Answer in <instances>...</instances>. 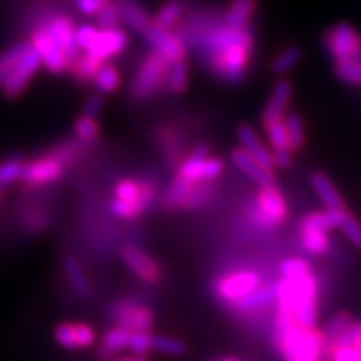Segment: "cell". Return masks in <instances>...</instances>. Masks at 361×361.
Returning a JSON list of instances; mask_svg holds the SVG:
<instances>
[{
    "label": "cell",
    "instance_id": "cell-1",
    "mask_svg": "<svg viewBox=\"0 0 361 361\" xmlns=\"http://www.w3.org/2000/svg\"><path fill=\"white\" fill-rule=\"evenodd\" d=\"M252 35L247 29L221 27L206 39L207 64L218 78L229 84H241L250 66Z\"/></svg>",
    "mask_w": 361,
    "mask_h": 361
},
{
    "label": "cell",
    "instance_id": "cell-2",
    "mask_svg": "<svg viewBox=\"0 0 361 361\" xmlns=\"http://www.w3.org/2000/svg\"><path fill=\"white\" fill-rule=\"evenodd\" d=\"M319 283L313 271L303 276L283 278L274 284L276 313L288 316L303 326H316L318 322Z\"/></svg>",
    "mask_w": 361,
    "mask_h": 361
},
{
    "label": "cell",
    "instance_id": "cell-3",
    "mask_svg": "<svg viewBox=\"0 0 361 361\" xmlns=\"http://www.w3.org/2000/svg\"><path fill=\"white\" fill-rule=\"evenodd\" d=\"M273 340L283 361H324L326 338L318 326H303L276 313Z\"/></svg>",
    "mask_w": 361,
    "mask_h": 361
},
{
    "label": "cell",
    "instance_id": "cell-4",
    "mask_svg": "<svg viewBox=\"0 0 361 361\" xmlns=\"http://www.w3.org/2000/svg\"><path fill=\"white\" fill-rule=\"evenodd\" d=\"M156 201V188L142 179H121L112 189L109 204L116 218L133 221L141 218Z\"/></svg>",
    "mask_w": 361,
    "mask_h": 361
},
{
    "label": "cell",
    "instance_id": "cell-5",
    "mask_svg": "<svg viewBox=\"0 0 361 361\" xmlns=\"http://www.w3.org/2000/svg\"><path fill=\"white\" fill-rule=\"evenodd\" d=\"M169 69L171 62L161 54L156 51L146 54L130 82V97L137 102H146L161 94V90H168Z\"/></svg>",
    "mask_w": 361,
    "mask_h": 361
},
{
    "label": "cell",
    "instance_id": "cell-6",
    "mask_svg": "<svg viewBox=\"0 0 361 361\" xmlns=\"http://www.w3.org/2000/svg\"><path fill=\"white\" fill-rule=\"evenodd\" d=\"M69 156L71 152L66 149V151H56L30 162H25L22 183L27 184L29 188H42L57 183L66 173V164Z\"/></svg>",
    "mask_w": 361,
    "mask_h": 361
},
{
    "label": "cell",
    "instance_id": "cell-7",
    "mask_svg": "<svg viewBox=\"0 0 361 361\" xmlns=\"http://www.w3.org/2000/svg\"><path fill=\"white\" fill-rule=\"evenodd\" d=\"M263 286L261 276L256 271L239 269L233 273H226L214 283V293L221 301L228 305H238L245 298Z\"/></svg>",
    "mask_w": 361,
    "mask_h": 361
},
{
    "label": "cell",
    "instance_id": "cell-8",
    "mask_svg": "<svg viewBox=\"0 0 361 361\" xmlns=\"http://www.w3.org/2000/svg\"><path fill=\"white\" fill-rule=\"evenodd\" d=\"M29 44L39 54L45 71H49L54 75H62L64 72H69V61H67L61 45L52 37L47 22H42L35 27L34 32L30 34Z\"/></svg>",
    "mask_w": 361,
    "mask_h": 361
},
{
    "label": "cell",
    "instance_id": "cell-9",
    "mask_svg": "<svg viewBox=\"0 0 361 361\" xmlns=\"http://www.w3.org/2000/svg\"><path fill=\"white\" fill-rule=\"evenodd\" d=\"M323 45L336 62L356 59L361 51V35L350 24H336L323 34Z\"/></svg>",
    "mask_w": 361,
    "mask_h": 361
},
{
    "label": "cell",
    "instance_id": "cell-10",
    "mask_svg": "<svg viewBox=\"0 0 361 361\" xmlns=\"http://www.w3.org/2000/svg\"><path fill=\"white\" fill-rule=\"evenodd\" d=\"M256 221L263 228H278L286 223L288 204L276 186L261 188L256 197Z\"/></svg>",
    "mask_w": 361,
    "mask_h": 361
},
{
    "label": "cell",
    "instance_id": "cell-11",
    "mask_svg": "<svg viewBox=\"0 0 361 361\" xmlns=\"http://www.w3.org/2000/svg\"><path fill=\"white\" fill-rule=\"evenodd\" d=\"M40 67H42V61H40L39 54L30 47L16 69L12 71V74L8 75L6 82L0 85V92L7 99L20 97L24 90L29 87V84L32 82V79L37 75Z\"/></svg>",
    "mask_w": 361,
    "mask_h": 361
},
{
    "label": "cell",
    "instance_id": "cell-12",
    "mask_svg": "<svg viewBox=\"0 0 361 361\" xmlns=\"http://www.w3.org/2000/svg\"><path fill=\"white\" fill-rule=\"evenodd\" d=\"M129 45V35L121 27H112V29H101L97 27L96 35L85 52L92 54L94 57L101 59L102 62H109L123 54Z\"/></svg>",
    "mask_w": 361,
    "mask_h": 361
},
{
    "label": "cell",
    "instance_id": "cell-13",
    "mask_svg": "<svg viewBox=\"0 0 361 361\" xmlns=\"http://www.w3.org/2000/svg\"><path fill=\"white\" fill-rule=\"evenodd\" d=\"M116 326H123L130 331H151L154 326V313L146 306L134 301H121L111 310Z\"/></svg>",
    "mask_w": 361,
    "mask_h": 361
},
{
    "label": "cell",
    "instance_id": "cell-14",
    "mask_svg": "<svg viewBox=\"0 0 361 361\" xmlns=\"http://www.w3.org/2000/svg\"><path fill=\"white\" fill-rule=\"evenodd\" d=\"M121 258H123L124 264L128 266L130 273L137 279H141V281L147 284H156L161 281L162 269L159 263L151 255H147L146 251H142L141 247H124L123 252H121Z\"/></svg>",
    "mask_w": 361,
    "mask_h": 361
},
{
    "label": "cell",
    "instance_id": "cell-15",
    "mask_svg": "<svg viewBox=\"0 0 361 361\" xmlns=\"http://www.w3.org/2000/svg\"><path fill=\"white\" fill-rule=\"evenodd\" d=\"M57 345L67 351L87 350L96 343V331L87 323H59L54 329Z\"/></svg>",
    "mask_w": 361,
    "mask_h": 361
},
{
    "label": "cell",
    "instance_id": "cell-16",
    "mask_svg": "<svg viewBox=\"0 0 361 361\" xmlns=\"http://www.w3.org/2000/svg\"><path fill=\"white\" fill-rule=\"evenodd\" d=\"M142 39L151 45L152 51H156L164 59H168L171 64L188 57V47L184 44V40L179 35L171 32V30L161 29L156 24L149 29V32Z\"/></svg>",
    "mask_w": 361,
    "mask_h": 361
},
{
    "label": "cell",
    "instance_id": "cell-17",
    "mask_svg": "<svg viewBox=\"0 0 361 361\" xmlns=\"http://www.w3.org/2000/svg\"><path fill=\"white\" fill-rule=\"evenodd\" d=\"M47 25L52 37L56 39V42L61 45V49L64 51L67 61H69L71 69L72 64H74L80 56L78 39H75V30H78V27H75L74 20H72L71 17L62 16V13L51 17V19L47 20Z\"/></svg>",
    "mask_w": 361,
    "mask_h": 361
},
{
    "label": "cell",
    "instance_id": "cell-18",
    "mask_svg": "<svg viewBox=\"0 0 361 361\" xmlns=\"http://www.w3.org/2000/svg\"><path fill=\"white\" fill-rule=\"evenodd\" d=\"M231 161L239 171L255 180L259 188L276 186V174L273 169H266L258 161H255L243 147H234L231 151Z\"/></svg>",
    "mask_w": 361,
    "mask_h": 361
},
{
    "label": "cell",
    "instance_id": "cell-19",
    "mask_svg": "<svg viewBox=\"0 0 361 361\" xmlns=\"http://www.w3.org/2000/svg\"><path fill=\"white\" fill-rule=\"evenodd\" d=\"M117 11H119L121 22L124 25L130 27L134 32H137L141 37L147 34V30L154 25V20L149 13L144 11V7L137 0H114Z\"/></svg>",
    "mask_w": 361,
    "mask_h": 361
},
{
    "label": "cell",
    "instance_id": "cell-20",
    "mask_svg": "<svg viewBox=\"0 0 361 361\" xmlns=\"http://www.w3.org/2000/svg\"><path fill=\"white\" fill-rule=\"evenodd\" d=\"M236 133L239 142H241V147L245 149L252 159L258 161L266 169H274L273 152H269L268 147L261 142L258 134L255 133V129L250 124H239Z\"/></svg>",
    "mask_w": 361,
    "mask_h": 361
},
{
    "label": "cell",
    "instance_id": "cell-21",
    "mask_svg": "<svg viewBox=\"0 0 361 361\" xmlns=\"http://www.w3.org/2000/svg\"><path fill=\"white\" fill-rule=\"evenodd\" d=\"M293 96V85L290 80L281 79L274 84L273 92H271V97L268 104H266L263 114H261V124L269 123V121L281 119L284 111L288 109L291 102Z\"/></svg>",
    "mask_w": 361,
    "mask_h": 361
},
{
    "label": "cell",
    "instance_id": "cell-22",
    "mask_svg": "<svg viewBox=\"0 0 361 361\" xmlns=\"http://www.w3.org/2000/svg\"><path fill=\"white\" fill-rule=\"evenodd\" d=\"M209 157V146L206 142L197 144L192 149V152L186 159L179 164L178 168V178L188 180L192 184H201L202 183V168H204V162Z\"/></svg>",
    "mask_w": 361,
    "mask_h": 361
},
{
    "label": "cell",
    "instance_id": "cell-23",
    "mask_svg": "<svg viewBox=\"0 0 361 361\" xmlns=\"http://www.w3.org/2000/svg\"><path fill=\"white\" fill-rule=\"evenodd\" d=\"M311 186H313L314 192L318 194V197L326 209H346L341 194L338 192L335 184L322 171H316V173L311 174Z\"/></svg>",
    "mask_w": 361,
    "mask_h": 361
},
{
    "label": "cell",
    "instance_id": "cell-24",
    "mask_svg": "<svg viewBox=\"0 0 361 361\" xmlns=\"http://www.w3.org/2000/svg\"><path fill=\"white\" fill-rule=\"evenodd\" d=\"M258 8V0H231L226 11L224 22L229 29H246Z\"/></svg>",
    "mask_w": 361,
    "mask_h": 361
},
{
    "label": "cell",
    "instance_id": "cell-25",
    "mask_svg": "<svg viewBox=\"0 0 361 361\" xmlns=\"http://www.w3.org/2000/svg\"><path fill=\"white\" fill-rule=\"evenodd\" d=\"M346 209H324L314 211L308 216H305L301 221L300 228L319 229V231H331L335 228H341L343 218H345Z\"/></svg>",
    "mask_w": 361,
    "mask_h": 361
},
{
    "label": "cell",
    "instance_id": "cell-26",
    "mask_svg": "<svg viewBox=\"0 0 361 361\" xmlns=\"http://www.w3.org/2000/svg\"><path fill=\"white\" fill-rule=\"evenodd\" d=\"M62 264H64V271L66 276L69 279L71 288L74 290V293L80 298H89L90 296V283L87 274L82 268V264L79 263L78 258H74L72 255L64 256L62 259Z\"/></svg>",
    "mask_w": 361,
    "mask_h": 361
},
{
    "label": "cell",
    "instance_id": "cell-27",
    "mask_svg": "<svg viewBox=\"0 0 361 361\" xmlns=\"http://www.w3.org/2000/svg\"><path fill=\"white\" fill-rule=\"evenodd\" d=\"M29 49V40H20V42L12 44L11 47L4 49L0 52V85L6 82L8 75L12 74V71L16 69L17 64L22 61V57L25 56Z\"/></svg>",
    "mask_w": 361,
    "mask_h": 361
},
{
    "label": "cell",
    "instance_id": "cell-28",
    "mask_svg": "<svg viewBox=\"0 0 361 361\" xmlns=\"http://www.w3.org/2000/svg\"><path fill=\"white\" fill-rule=\"evenodd\" d=\"M130 336H133L130 329H126L123 326L111 328L102 338L101 355L104 358H109V356L121 353L123 350H129Z\"/></svg>",
    "mask_w": 361,
    "mask_h": 361
},
{
    "label": "cell",
    "instance_id": "cell-29",
    "mask_svg": "<svg viewBox=\"0 0 361 361\" xmlns=\"http://www.w3.org/2000/svg\"><path fill=\"white\" fill-rule=\"evenodd\" d=\"M300 238L305 251H308L313 256H324L331 250V239H329L326 231L300 228Z\"/></svg>",
    "mask_w": 361,
    "mask_h": 361
},
{
    "label": "cell",
    "instance_id": "cell-30",
    "mask_svg": "<svg viewBox=\"0 0 361 361\" xmlns=\"http://www.w3.org/2000/svg\"><path fill=\"white\" fill-rule=\"evenodd\" d=\"M102 64L104 62L101 59L94 57L92 54L82 52L78 61L72 64L69 72L72 74V78H74V80H78L79 84H89L92 82L94 78H96L97 71L101 69Z\"/></svg>",
    "mask_w": 361,
    "mask_h": 361
},
{
    "label": "cell",
    "instance_id": "cell-31",
    "mask_svg": "<svg viewBox=\"0 0 361 361\" xmlns=\"http://www.w3.org/2000/svg\"><path fill=\"white\" fill-rule=\"evenodd\" d=\"M186 11V4L183 0H168L164 6L159 7L156 16L152 17L154 24L164 30H173V27L180 20Z\"/></svg>",
    "mask_w": 361,
    "mask_h": 361
},
{
    "label": "cell",
    "instance_id": "cell-32",
    "mask_svg": "<svg viewBox=\"0 0 361 361\" xmlns=\"http://www.w3.org/2000/svg\"><path fill=\"white\" fill-rule=\"evenodd\" d=\"M121 80H123V78H121L119 69H117L114 64H111V62H104V64L101 66V69L97 71L92 84H94V87H96L97 92L104 96V94L116 92V90L119 89Z\"/></svg>",
    "mask_w": 361,
    "mask_h": 361
},
{
    "label": "cell",
    "instance_id": "cell-33",
    "mask_svg": "<svg viewBox=\"0 0 361 361\" xmlns=\"http://www.w3.org/2000/svg\"><path fill=\"white\" fill-rule=\"evenodd\" d=\"M303 59V49L300 45H288L283 49L276 57L271 61V72L276 75H283L290 72L293 67L298 66V62Z\"/></svg>",
    "mask_w": 361,
    "mask_h": 361
},
{
    "label": "cell",
    "instance_id": "cell-34",
    "mask_svg": "<svg viewBox=\"0 0 361 361\" xmlns=\"http://www.w3.org/2000/svg\"><path fill=\"white\" fill-rule=\"evenodd\" d=\"M284 128H286L291 152L301 151L306 144V133H305V123L300 117V114H296V112H290V114L284 116Z\"/></svg>",
    "mask_w": 361,
    "mask_h": 361
},
{
    "label": "cell",
    "instance_id": "cell-35",
    "mask_svg": "<svg viewBox=\"0 0 361 361\" xmlns=\"http://www.w3.org/2000/svg\"><path fill=\"white\" fill-rule=\"evenodd\" d=\"M188 87H189L188 59L173 62L169 69V75H168V90L171 94L180 96V94L186 92Z\"/></svg>",
    "mask_w": 361,
    "mask_h": 361
},
{
    "label": "cell",
    "instance_id": "cell-36",
    "mask_svg": "<svg viewBox=\"0 0 361 361\" xmlns=\"http://www.w3.org/2000/svg\"><path fill=\"white\" fill-rule=\"evenodd\" d=\"M25 159L22 156H11L8 159L0 162V188L11 186V184L22 180L25 169Z\"/></svg>",
    "mask_w": 361,
    "mask_h": 361
},
{
    "label": "cell",
    "instance_id": "cell-37",
    "mask_svg": "<svg viewBox=\"0 0 361 361\" xmlns=\"http://www.w3.org/2000/svg\"><path fill=\"white\" fill-rule=\"evenodd\" d=\"M74 134L78 137V141L84 144H92L97 141L99 135H101V126H99L97 119L92 117L80 116L75 119L74 123Z\"/></svg>",
    "mask_w": 361,
    "mask_h": 361
},
{
    "label": "cell",
    "instance_id": "cell-38",
    "mask_svg": "<svg viewBox=\"0 0 361 361\" xmlns=\"http://www.w3.org/2000/svg\"><path fill=\"white\" fill-rule=\"evenodd\" d=\"M335 74L343 82L350 85H361V61L358 59H346L335 62Z\"/></svg>",
    "mask_w": 361,
    "mask_h": 361
},
{
    "label": "cell",
    "instance_id": "cell-39",
    "mask_svg": "<svg viewBox=\"0 0 361 361\" xmlns=\"http://www.w3.org/2000/svg\"><path fill=\"white\" fill-rule=\"evenodd\" d=\"M152 351L166 356H183L188 353V346L183 340L164 335H154L152 338Z\"/></svg>",
    "mask_w": 361,
    "mask_h": 361
},
{
    "label": "cell",
    "instance_id": "cell-40",
    "mask_svg": "<svg viewBox=\"0 0 361 361\" xmlns=\"http://www.w3.org/2000/svg\"><path fill=\"white\" fill-rule=\"evenodd\" d=\"M263 128L268 134V139L271 142V147L273 151H283V149H290V141H288V134H286V128H284V117L276 121H269V123L263 124Z\"/></svg>",
    "mask_w": 361,
    "mask_h": 361
},
{
    "label": "cell",
    "instance_id": "cell-41",
    "mask_svg": "<svg viewBox=\"0 0 361 361\" xmlns=\"http://www.w3.org/2000/svg\"><path fill=\"white\" fill-rule=\"evenodd\" d=\"M283 278H296L303 276V274L311 273V264L303 258H288L284 259L281 266H279Z\"/></svg>",
    "mask_w": 361,
    "mask_h": 361
},
{
    "label": "cell",
    "instance_id": "cell-42",
    "mask_svg": "<svg viewBox=\"0 0 361 361\" xmlns=\"http://www.w3.org/2000/svg\"><path fill=\"white\" fill-rule=\"evenodd\" d=\"M340 229L343 231V234L348 238V241L351 243V245H353L355 247H358V250H361V223L355 218L353 214L348 213V211H346L345 218H343Z\"/></svg>",
    "mask_w": 361,
    "mask_h": 361
},
{
    "label": "cell",
    "instance_id": "cell-43",
    "mask_svg": "<svg viewBox=\"0 0 361 361\" xmlns=\"http://www.w3.org/2000/svg\"><path fill=\"white\" fill-rule=\"evenodd\" d=\"M152 338L154 335L151 331H133L129 350L137 356L147 355L149 351H152Z\"/></svg>",
    "mask_w": 361,
    "mask_h": 361
},
{
    "label": "cell",
    "instance_id": "cell-44",
    "mask_svg": "<svg viewBox=\"0 0 361 361\" xmlns=\"http://www.w3.org/2000/svg\"><path fill=\"white\" fill-rule=\"evenodd\" d=\"M96 17H97V27H101V29H112V27H121V24H123L114 0H111V2L107 4V6L104 7Z\"/></svg>",
    "mask_w": 361,
    "mask_h": 361
},
{
    "label": "cell",
    "instance_id": "cell-45",
    "mask_svg": "<svg viewBox=\"0 0 361 361\" xmlns=\"http://www.w3.org/2000/svg\"><path fill=\"white\" fill-rule=\"evenodd\" d=\"M224 171V161L221 157H207L202 168V183H213Z\"/></svg>",
    "mask_w": 361,
    "mask_h": 361
},
{
    "label": "cell",
    "instance_id": "cell-46",
    "mask_svg": "<svg viewBox=\"0 0 361 361\" xmlns=\"http://www.w3.org/2000/svg\"><path fill=\"white\" fill-rule=\"evenodd\" d=\"M111 0H74L75 7L84 16H97Z\"/></svg>",
    "mask_w": 361,
    "mask_h": 361
},
{
    "label": "cell",
    "instance_id": "cell-47",
    "mask_svg": "<svg viewBox=\"0 0 361 361\" xmlns=\"http://www.w3.org/2000/svg\"><path fill=\"white\" fill-rule=\"evenodd\" d=\"M104 109V97L102 94H92L87 101L84 102V109H82V116L92 117V119H97V116L101 114Z\"/></svg>",
    "mask_w": 361,
    "mask_h": 361
},
{
    "label": "cell",
    "instance_id": "cell-48",
    "mask_svg": "<svg viewBox=\"0 0 361 361\" xmlns=\"http://www.w3.org/2000/svg\"><path fill=\"white\" fill-rule=\"evenodd\" d=\"M293 152L288 151V149H283V151H273V161H274V168L278 169H288L291 166Z\"/></svg>",
    "mask_w": 361,
    "mask_h": 361
},
{
    "label": "cell",
    "instance_id": "cell-49",
    "mask_svg": "<svg viewBox=\"0 0 361 361\" xmlns=\"http://www.w3.org/2000/svg\"><path fill=\"white\" fill-rule=\"evenodd\" d=\"M218 361H243L239 358H233V356H229V358H223V360H218Z\"/></svg>",
    "mask_w": 361,
    "mask_h": 361
},
{
    "label": "cell",
    "instance_id": "cell-50",
    "mask_svg": "<svg viewBox=\"0 0 361 361\" xmlns=\"http://www.w3.org/2000/svg\"><path fill=\"white\" fill-rule=\"evenodd\" d=\"M134 361H146V360H142V358H137V360H134Z\"/></svg>",
    "mask_w": 361,
    "mask_h": 361
},
{
    "label": "cell",
    "instance_id": "cell-51",
    "mask_svg": "<svg viewBox=\"0 0 361 361\" xmlns=\"http://www.w3.org/2000/svg\"><path fill=\"white\" fill-rule=\"evenodd\" d=\"M0 200H2V189H0Z\"/></svg>",
    "mask_w": 361,
    "mask_h": 361
},
{
    "label": "cell",
    "instance_id": "cell-52",
    "mask_svg": "<svg viewBox=\"0 0 361 361\" xmlns=\"http://www.w3.org/2000/svg\"><path fill=\"white\" fill-rule=\"evenodd\" d=\"M123 361H134V360H123Z\"/></svg>",
    "mask_w": 361,
    "mask_h": 361
}]
</instances>
